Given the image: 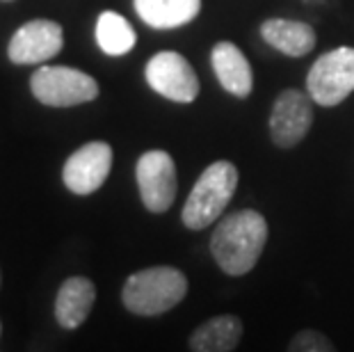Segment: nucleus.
<instances>
[{
    "instance_id": "0eeeda50",
    "label": "nucleus",
    "mask_w": 354,
    "mask_h": 352,
    "mask_svg": "<svg viewBox=\"0 0 354 352\" xmlns=\"http://www.w3.org/2000/svg\"><path fill=\"white\" fill-rule=\"evenodd\" d=\"M135 178L142 204L151 213L169 211L176 199L178 181H176V165L167 151L153 149L140 156L138 167H135Z\"/></svg>"
},
{
    "instance_id": "423d86ee",
    "label": "nucleus",
    "mask_w": 354,
    "mask_h": 352,
    "mask_svg": "<svg viewBox=\"0 0 354 352\" xmlns=\"http://www.w3.org/2000/svg\"><path fill=\"white\" fill-rule=\"evenodd\" d=\"M145 76L149 87L174 103H192L199 96V76L176 50H160L147 62Z\"/></svg>"
},
{
    "instance_id": "20e7f679",
    "label": "nucleus",
    "mask_w": 354,
    "mask_h": 352,
    "mask_svg": "<svg viewBox=\"0 0 354 352\" xmlns=\"http://www.w3.org/2000/svg\"><path fill=\"white\" fill-rule=\"evenodd\" d=\"M306 92L322 108H334L354 92V48L338 46L322 53L308 69Z\"/></svg>"
},
{
    "instance_id": "ddd939ff",
    "label": "nucleus",
    "mask_w": 354,
    "mask_h": 352,
    "mask_svg": "<svg viewBox=\"0 0 354 352\" xmlns=\"http://www.w3.org/2000/svg\"><path fill=\"white\" fill-rule=\"evenodd\" d=\"M261 35L270 46L288 57H304L315 48V30L304 21L268 19L263 21Z\"/></svg>"
},
{
    "instance_id": "2eb2a0df",
    "label": "nucleus",
    "mask_w": 354,
    "mask_h": 352,
    "mask_svg": "<svg viewBox=\"0 0 354 352\" xmlns=\"http://www.w3.org/2000/svg\"><path fill=\"white\" fill-rule=\"evenodd\" d=\"M245 325L238 316H215L208 318L192 332L187 348L194 352H231L243 339Z\"/></svg>"
},
{
    "instance_id": "39448f33",
    "label": "nucleus",
    "mask_w": 354,
    "mask_h": 352,
    "mask_svg": "<svg viewBox=\"0 0 354 352\" xmlns=\"http://www.w3.org/2000/svg\"><path fill=\"white\" fill-rule=\"evenodd\" d=\"M35 99L50 108H71L99 96V82L73 66H41L30 78Z\"/></svg>"
},
{
    "instance_id": "dca6fc26",
    "label": "nucleus",
    "mask_w": 354,
    "mask_h": 352,
    "mask_svg": "<svg viewBox=\"0 0 354 352\" xmlns=\"http://www.w3.org/2000/svg\"><path fill=\"white\" fill-rule=\"evenodd\" d=\"M96 44L105 55L119 57L131 53L138 44V35H135L133 26L117 12H101L99 21H96Z\"/></svg>"
},
{
    "instance_id": "9b49d317",
    "label": "nucleus",
    "mask_w": 354,
    "mask_h": 352,
    "mask_svg": "<svg viewBox=\"0 0 354 352\" xmlns=\"http://www.w3.org/2000/svg\"><path fill=\"white\" fill-rule=\"evenodd\" d=\"M210 64L220 87L236 99H247L254 89L250 59L231 41H217L210 50Z\"/></svg>"
},
{
    "instance_id": "f257e3e1",
    "label": "nucleus",
    "mask_w": 354,
    "mask_h": 352,
    "mask_svg": "<svg viewBox=\"0 0 354 352\" xmlns=\"http://www.w3.org/2000/svg\"><path fill=\"white\" fill-rule=\"evenodd\" d=\"M266 243L268 220L254 208H245L217 220L210 236V254L224 275L243 277L259 263Z\"/></svg>"
},
{
    "instance_id": "9d476101",
    "label": "nucleus",
    "mask_w": 354,
    "mask_h": 352,
    "mask_svg": "<svg viewBox=\"0 0 354 352\" xmlns=\"http://www.w3.org/2000/svg\"><path fill=\"white\" fill-rule=\"evenodd\" d=\"M64 46V30L55 21L35 19L14 33L7 55L14 64H44Z\"/></svg>"
},
{
    "instance_id": "1a4fd4ad",
    "label": "nucleus",
    "mask_w": 354,
    "mask_h": 352,
    "mask_svg": "<svg viewBox=\"0 0 354 352\" xmlns=\"http://www.w3.org/2000/svg\"><path fill=\"white\" fill-rule=\"evenodd\" d=\"M112 169V147L108 142L94 140L82 145L69 156L62 169V181L73 194H92L105 183Z\"/></svg>"
},
{
    "instance_id": "f03ea898",
    "label": "nucleus",
    "mask_w": 354,
    "mask_h": 352,
    "mask_svg": "<svg viewBox=\"0 0 354 352\" xmlns=\"http://www.w3.org/2000/svg\"><path fill=\"white\" fill-rule=\"evenodd\" d=\"M187 293V279L178 268L153 266L135 272L122 288V302L135 316H160L180 302Z\"/></svg>"
},
{
    "instance_id": "7ed1b4c3",
    "label": "nucleus",
    "mask_w": 354,
    "mask_h": 352,
    "mask_svg": "<svg viewBox=\"0 0 354 352\" xmlns=\"http://www.w3.org/2000/svg\"><path fill=\"white\" fill-rule=\"evenodd\" d=\"M238 188V167L229 160H215L201 172L194 188L187 194L180 220L187 229H206L215 224L231 204Z\"/></svg>"
},
{
    "instance_id": "f8f14e48",
    "label": "nucleus",
    "mask_w": 354,
    "mask_h": 352,
    "mask_svg": "<svg viewBox=\"0 0 354 352\" xmlns=\"http://www.w3.org/2000/svg\"><path fill=\"white\" fill-rule=\"evenodd\" d=\"M96 302V286L87 277H69L57 290L55 318L64 329H76L87 320Z\"/></svg>"
},
{
    "instance_id": "4468645a",
    "label": "nucleus",
    "mask_w": 354,
    "mask_h": 352,
    "mask_svg": "<svg viewBox=\"0 0 354 352\" xmlns=\"http://www.w3.org/2000/svg\"><path fill=\"white\" fill-rule=\"evenodd\" d=\"M133 7L149 28L174 30L199 17L201 0H133Z\"/></svg>"
},
{
    "instance_id": "6e6552de",
    "label": "nucleus",
    "mask_w": 354,
    "mask_h": 352,
    "mask_svg": "<svg viewBox=\"0 0 354 352\" xmlns=\"http://www.w3.org/2000/svg\"><path fill=\"white\" fill-rule=\"evenodd\" d=\"M270 138L279 149H292L306 138L313 124V99L308 92L283 89L270 112Z\"/></svg>"
},
{
    "instance_id": "f3484780",
    "label": "nucleus",
    "mask_w": 354,
    "mask_h": 352,
    "mask_svg": "<svg viewBox=\"0 0 354 352\" xmlns=\"http://www.w3.org/2000/svg\"><path fill=\"white\" fill-rule=\"evenodd\" d=\"M290 352H331L334 343L318 329H302L290 339L288 343Z\"/></svg>"
}]
</instances>
